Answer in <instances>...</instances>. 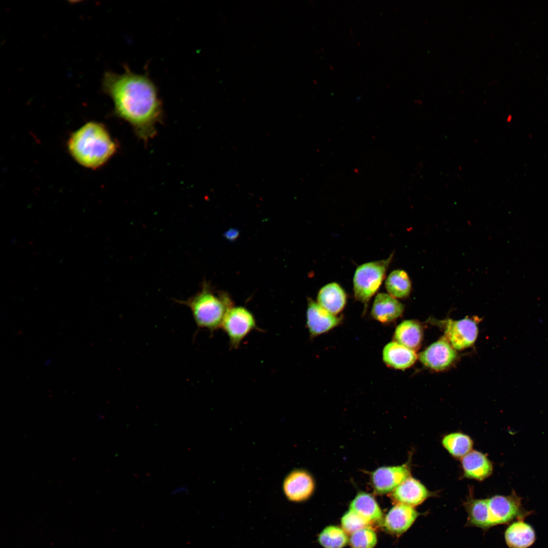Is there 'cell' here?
I'll use <instances>...</instances> for the list:
<instances>
[{
  "label": "cell",
  "mask_w": 548,
  "mask_h": 548,
  "mask_svg": "<svg viewBox=\"0 0 548 548\" xmlns=\"http://www.w3.org/2000/svg\"><path fill=\"white\" fill-rule=\"evenodd\" d=\"M102 88L112 99L115 114L128 122L140 138L146 141L154 136L162 107L157 88L149 76L133 73L125 65L121 74L106 72Z\"/></svg>",
  "instance_id": "obj_1"
},
{
  "label": "cell",
  "mask_w": 548,
  "mask_h": 548,
  "mask_svg": "<svg viewBox=\"0 0 548 548\" xmlns=\"http://www.w3.org/2000/svg\"><path fill=\"white\" fill-rule=\"evenodd\" d=\"M73 157L82 165L95 168L101 166L114 154L116 145L101 124L89 122L76 131L68 142Z\"/></svg>",
  "instance_id": "obj_2"
},
{
  "label": "cell",
  "mask_w": 548,
  "mask_h": 548,
  "mask_svg": "<svg viewBox=\"0 0 548 548\" xmlns=\"http://www.w3.org/2000/svg\"><path fill=\"white\" fill-rule=\"evenodd\" d=\"M188 307L197 326L211 332L221 327L224 317L233 306L230 298L223 293L215 294L207 283L200 291L186 300H177Z\"/></svg>",
  "instance_id": "obj_3"
},
{
  "label": "cell",
  "mask_w": 548,
  "mask_h": 548,
  "mask_svg": "<svg viewBox=\"0 0 548 548\" xmlns=\"http://www.w3.org/2000/svg\"><path fill=\"white\" fill-rule=\"evenodd\" d=\"M393 257L392 253L387 259L365 263L357 267L353 278L354 294L365 309L382 285Z\"/></svg>",
  "instance_id": "obj_4"
},
{
  "label": "cell",
  "mask_w": 548,
  "mask_h": 548,
  "mask_svg": "<svg viewBox=\"0 0 548 548\" xmlns=\"http://www.w3.org/2000/svg\"><path fill=\"white\" fill-rule=\"evenodd\" d=\"M521 501L515 491L509 495H496L488 499L490 528L508 524L516 519L524 520L531 512L525 510Z\"/></svg>",
  "instance_id": "obj_5"
},
{
  "label": "cell",
  "mask_w": 548,
  "mask_h": 548,
  "mask_svg": "<svg viewBox=\"0 0 548 548\" xmlns=\"http://www.w3.org/2000/svg\"><path fill=\"white\" fill-rule=\"evenodd\" d=\"M221 328L228 337L232 349L237 348L251 331L257 329L253 314L242 306H233L230 309L224 317Z\"/></svg>",
  "instance_id": "obj_6"
},
{
  "label": "cell",
  "mask_w": 548,
  "mask_h": 548,
  "mask_svg": "<svg viewBox=\"0 0 548 548\" xmlns=\"http://www.w3.org/2000/svg\"><path fill=\"white\" fill-rule=\"evenodd\" d=\"M443 325L446 339L456 350L467 348L476 339L478 327L473 320L467 318L459 320L449 319Z\"/></svg>",
  "instance_id": "obj_7"
},
{
  "label": "cell",
  "mask_w": 548,
  "mask_h": 548,
  "mask_svg": "<svg viewBox=\"0 0 548 548\" xmlns=\"http://www.w3.org/2000/svg\"><path fill=\"white\" fill-rule=\"evenodd\" d=\"M457 353L446 338H441L430 345L419 356L421 363L436 371L444 370L455 361Z\"/></svg>",
  "instance_id": "obj_8"
},
{
  "label": "cell",
  "mask_w": 548,
  "mask_h": 548,
  "mask_svg": "<svg viewBox=\"0 0 548 548\" xmlns=\"http://www.w3.org/2000/svg\"><path fill=\"white\" fill-rule=\"evenodd\" d=\"M315 488L314 480L306 471L296 469L285 478L283 490L287 498L293 502H302L309 499Z\"/></svg>",
  "instance_id": "obj_9"
},
{
  "label": "cell",
  "mask_w": 548,
  "mask_h": 548,
  "mask_svg": "<svg viewBox=\"0 0 548 548\" xmlns=\"http://www.w3.org/2000/svg\"><path fill=\"white\" fill-rule=\"evenodd\" d=\"M409 476V470L406 464L382 467L372 473L371 482L375 492L384 494L393 492Z\"/></svg>",
  "instance_id": "obj_10"
},
{
  "label": "cell",
  "mask_w": 548,
  "mask_h": 548,
  "mask_svg": "<svg viewBox=\"0 0 548 548\" xmlns=\"http://www.w3.org/2000/svg\"><path fill=\"white\" fill-rule=\"evenodd\" d=\"M420 515L413 507L397 503L387 513L382 525L387 532L399 536L412 526Z\"/></svg>",
  "instance_id": "obj_11"
},
{
  "label": "cell",
  "mask_w": 548,
  "mask_h": 548,
  "mask_svg": "<svg viewBox=\"0 0 548 548\" xmlns=\"http://www.w3.org/2000/svg\"><path fill=\"white\" fill-rule=\"evenodd\" d=\"M340 319L321 306L313 300H308L306 326L311 337L326 333L336 327Z\"/></svg>",
  "instance_id": "obj_12"
},
{
  "label": "cell",
  "mask_w": 548,
  "mask_h": 548,
  "mask_svg": "<svg viewBox=\"0 0 548 548\" xmlns=\"http://www.w3.org/2000/svg\"><path fill=\"white\" fill-rule=\"evenodd\" d=\"M431 493L420 482L409 476L392 492V500L397 503L412 507L423 503Z\"/></svg>",
  "instance_id": "obj_13"
},
{
  "label": "cell",
  "mask_w": 548,
  "mask_h": 548,
  "mask_svg": "<svg viewBox=\"0 0 548 548\" xmlns=\"http://www.w3.org/2000/svg\"><path fill=\"white\" fill-rule=\"evenodd\" d=\"M404 311V305L397 298L389 294L378 293L374 300L371 315L375 320L389 323L400 317Z\"/></svg>",
  "instance_id": "obj_14"
},
{
  "label": "cell",
  "mask_w": 548,
  "mask_h": 548,
  "mask_svg": "<svg viewBox=\"0 0 548 548\" xmlns=\"http://www.w3.org/2000/svg\"><path fill=\"white\" fill-rule=\"evenodd\" d=\"M349 507L350 510L362 518L371 527L382 524L383 512L375 498L370 494L359 493L351 502Z\"/></svg>",
  "instance_id": "obj_15"
},
{
  "label": "cell",
  "mask_w": 548,
  "mask_h": 548,
  "mask_svg": "<svg viewBox=\"0 0 548 548\" xmlns=\"http://www.w3.org/2000/svg\"><path fill=\"white\" fill-rule=\"evenodd\" d=\"M382 357L386 365L400 370L411 367L418 357L415 351L394 341L386 345L383 350Z\"/></svg>",
  "instance_id": "obj_16"
},
{
  "label": "cell",
  "mask_w": 548,
  "mask_h": 548,
  "mask_svg": "<svg viewBox=\"0 0 548 548\" xmlns=\"http://www.w3.org/2000/svg\"><path fill=\"white\" fill-rule=\"evenodd\" d=\"M346 302V293L337 283L332 282L325 285L318 293L317 303L334 315L343 310Z\"/></svg>",
  "instance_id": "obj_17"
},
{
  "label": "cell",
  "mask_w": 548,
  "mask_h": 548,
  "mask_svg": "<svg viewBox=\"0 0 548 548\" xmlns=\"http://www.w3.org/2000/svg\"><path fill=\"white\" fill-rule=\"evenodd\" d=\"M461 463L464 475L468 478L483 480L493 471L490 461L484 454L476 451H471L465 455Z\"/></svg>",
  "instance_id": "obj_18"
},
{
  "label": "cell",
  "mask_w": 548,
  "mask_h": 548,
  "mask_svg": "<svg viewBox=\"0 0 548 548\" xmlns=\"http://www.w3.org/2000/svg\"><path fill=\"white\" fill-rule=\"evenodd\" d=\"M504 537L509 548H528L535 540L534 529L524 520H518L512 523L506 529Z\"/></svg>",
  "instance_id": "obj_19"
},
{
  "label": "cell",
  "mask_w": 548,
  "mask_h": 548,
  "mask_svg": "<svg viewBox=\"0 0 548 548\" xmlns=\"http://www.w3.org/2000/svg\"><path fill=\"white\" fill-rule=\"evenodd\" d=\"M423 338L422 329L416 321L404 320L396 328L394 340L399 344L414 351L421 346Z\"/></svg>",
  "instance_id": "obj_20"
},
{
  "label": "cell",
  "mask_w": 548,
  "mask_h": 548,
  "mask_svg": "<svg viewBox=\"0 0 548 548\" xmlns=\"http://www.w3.org/2000/svg\"><path fill=\"white\" fill-rule=\"evenodd\" d=\"M467 513L466 526L475 527L486 530L490 528L488 499H474L470 496L464 502Z\"/></svg>",
  "instance_id": "obj_21"
},
{
  "label": "cell",
  "mask_w": 548,
  "mask_h": 548,
  "mask_svg": "<svg viewBox=\"0 0 548 548\" xmlns=\"http://www.w3.org/2000/svg\"><path fill=\"white\" fill-rule=\"evenodd\" d=\"M385 287L388 294L396 298L408 296L412 284L407 273L402 269L393 270L386 280Z\"/></svg>",
  "instance_id": "obj_22"
},
{
  "label": "cell",
  "mask_w": 548,
  "mask_h": 548,
  "mask_svg": "<svg viewBox=\"0 0 548 548\" xmlns=\"http://www.w3.org/2000/svg\"><path fill=\"white\" fill-rule=\"evenodd\" d=\"M442 442L448 451L456 457H464L473 446V442L468 435L459 432L446 435Z\"/></svg>",
  "instance_id": "obj_23"
},
{
  "label": "cell",
  "mask_w": 548,
  "mask_h": 548,
  "mask_svg": "<svg viewBox=\"0 0 548 548\" xmlns=\"http://www.w3.org/2000/svg\"><path fill=\"white\" fill-rule=\"evenodd\" d=\"M318 541L324 548H343L349 543V538L342 528L330 525L321 532Z\"/></svg>",
  "instance_id": "obj_24"
},
{
  "label": "cell",
  "mask_w": 548,
  "mask_h": 548,
  "mask_svg": "<svg viewBox=\"0 0 548 548\" xmlns=\"http://www.w3.org/2000/svg\"><path fill=\"white\" fill-rule=\"evenodd\" d=\"M377 536L371 527H366L355 532L349 538L353 548H373L377 543Z\"/></svg>",
  "instance_id": "obj_25"
},
{
  "label": "cell",
  "mask_w": 548,
  "mask_h": 548,
  "mask_svg": "<svg viewBox=\"0 0 548 548\" xmlns=\"http://www.w3.org/2000/svg\"><path fill=\"white\" fill-rule=\"evenodd\" d=\"M341 525L344 531L350 535L363 528L371 527L365 520L350 509L342 516Z\"/></svg>",
  "instance_id": "obj_26"
},
{
  "label": "cell",
  "mask_w": 548,
  "mask_h": 548,
  "mask_svg": "<svg viewBox=\"0 0 548 548\" xmlns=\"http://www.w3.org/2000/svg\"><path fill=\"white\" fill-rule=\"evenodd\" d=\"M239 232L235 229H230L224 233V236L228 240H235L238 236Z\"/></svg>",
  "instance_id": "obj_27"
},
{
  "label": "cell",
  "mask_w": 548,
  "mask_h": 548,
  "mask_svg": "<svg viewBox=\"0 0 548 548\" xmlns=\"http://www.w3.org/2000/svg\"><path fill=\"white\" fill-rule=\"evenodd\" d=\"M187 491H188V490H187V489L186 488H185V487H179V488L176 489V490H175L173 492V493L174 494H176L180 493L181 492L182 493V492H186Z\"/></svg>",
  "instance_id": "obj_28"
}]
</instances>
